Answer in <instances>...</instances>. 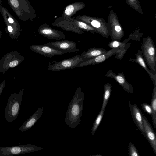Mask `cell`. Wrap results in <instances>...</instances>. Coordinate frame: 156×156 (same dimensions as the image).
Returning a JSON list of instances; mask_svg holds the SVG:
<instances>
[{"label":"cell","mask_w":156,"mask_h":156,"mask_svg":"<svg viewBox=\"0 0 156 156\" xmlns=\"http://www.w3.org/2000/svg\"><path fill=\"white\" fill-rule=\"evenodd\" d=\"M108 51L100 48H90L86 51L83 52L81 56L84 60H87L104 54Z\"/></svg>","instance_id":"15"},{"label":"cell","mask_w":156,"mask_h":156,"mask_svg":"<svg viewBox=\"0 0 156 156\" xmlns=\"http://www.w3.org/2000/svg\"></svg>","instance_id":"30"},{"label":"cell","mask_w":156,"mask_h":156,"mask_svg":"<svg viewBox=\"0 0 156 156\" xmlns=\"http://www.w3.org/2000/svg\"><path fill=\"white\" fill-rule=\"evenodd\" d=\"M153 89L150 105L152 111V117L151 118L153 126L156 128V81L153 82Z\"/></svg>","instance_id":"17"},{"label":"cell","mask_w":156,"mask_h":156,"mask_svg":"<svg viewBox=\"0 0 156 156\" xmlns=\"http://www.w3.org/2000/svg\"><path fill=\"white\" fill-rule=\"evenodd\" d=\"M141 51L149 69L156 75V48L152 39L149 36L143 39Z\"/></svg>","instance_id":"2"},{"label":"cell","mask_w":156,"mask_h":156,"mask_svg":"<svg viewBox=\"0 0 156 156\" xmlns=\"http://www.w3.org/2000/svg\"><path fill=\"white\" fill-rule=\"evenodd\" d=\"M43 149V148L30 144L4 147H0V156H10L26 154Z\"/></svg>","instance_id":"5"},{"label":"cell","mask_w":156,"mask_h":156,"mask_svg":"<svg viewBox=\"0 0 156 156\" xmlns=\"http://www.w3.org/2000/svg\"><path fill=\"white\" fill-rule=\"evenodd\" d=\"M78 26L81 28L87 30H93V29L90 27L87 26L85 23L82 22L78 23Z\"/></svg>","instance_id":"24"},{"label":"cell","mask_w":156,"mask_h":156,"mask_svg":"<svg viewBox=\"0 0 156 156\" xmlns=\"http://www.w3.org/2000/svg\"><path fill=\"white\" fill-rule=\"evenodd\" d=\"M105 76L107 77L114 79L122 87L125 91L130 93H133L134 89L132 85L126 80L123 72H119L116 74L110 69L106 72Z\"/></svg>","instance_id":"9"},{"label":"cell","mask_w":156,"mask_h":156,"mask_svg":"<svg viewBox=\"0 0 156 156\" xmlns=\"http://www.w3.org/2000/svg\"><path fill=\"white\" fill-rule=\"evenodd\" d=\"M8 21L9 23L11 24L13 23L14 22V21L13 19L11 17L8 18Z\"/></svg>","instance_id":"27"},{"label":"cell","mask_w":156,"mask_h":156,"mask_svg":"<svg viewBox=\"0 0 156 156\" xmlns=\"http://www.w3.org/2000/svg\"><path fill=\"white\" fill-rule=\"evenodd\" d=\"M91 24L93 27L97 28H99L101 26L100 23L99 22L95 20L91 22Z\"/></svg>","instance_id":"26"},{"label":"cell","mask_w":156,"mask_h":156,"mask_svg":"<svg viewBox=\"0 0 156 156\" xmlns=\"http://www.w3.org/2000/svg\"><path fill=\"white\" fill-rule=\"evenodd\" d=\"M23 90L22 89L18 94H11L7 101L5 111V117L7 121L11 122L18 117L22 101Z\"/></svg>","instance_id":"3"},{"label":"cell","mask_w":156,"mask_h":156,"mask_svg":"<svg viewBox=\"0 0 156 156\" xmlns=\"http://www.w3.org/2000/svg\"><path fill=\"white\" fill-rule=\"evenodd\" d=\"M74 9V8L73 6L72 5H69L66 7L65 12L67 15H70L73 13Z\"/></svg>","instance_id":"25"},{"label":"cell","mask_w":156,"mask_h":156,"mask_svg":"<svg viewBox=\"0 0 156 156\" xmlns=\"http://www.w3.org/2000/svg\"><path fill=\"white\" fill-rule=\"evenodd\" d=\"M64 53H77L80 50L77 48V43L73 41L68 40H59L44 44Z\"/></svg>","instance_id":"7"},{"label":"cell","mask_w":156,"mask_h":156,"mask_svg":"<svg viewBox=\"0 0 156 156\" xmlns=\"http://www.w3.org/2000/svg\"><path fill=\"white\" fill-rule=\"evenodd\" d=\"M127 43L124 42H121L119 41L114 40L109 42L108 46L111 49L119 47L124 48Z\"/></svg>","instance_id":"21"},{"label":"cell","mask_w":156,"mask_h":156,"mask_svg":"<svg viewBox=\"0 0 156 156\" xmlns=\"http://www.w3.org/2000/svg\"><path fill=\"white\" fill-rule=\"evenodd\" d=\"M143 120L145 133V137L150 144L156 154V136L152 126L146 116L143 115Z\"/></svg>","instance_id":"12"},{"label":"cell","mask_w":156,"mask_h":156,"mask_svg":"<svg viewBox=\"0 0 156 156\" xmlns=\"http://www.w3.org/2000/svg\"><path fill=\"white\" fill-rule=\"evenodd\" d=\"M39 33L41 35L49 39L59 40L64 39L65 37L62 33L54 30L48 27H45L40 29Z\"/></svg>","instance_id":"16"},{"label":"cell","mask_w":156,"mask_h":156,"mask_svg":"<svg viewBox=\"0 0 156 156\" xmlns=\"http://www.w3.org/2000/svg\"><path fill=\"white\" fill-rule=\"evenodd\" d=\"M105 110L101 109L92 125L91 133L93 135L95 133L103 118Z\"/></svg>","instance_id":"19"},{"label":"cell","mask_w":156,"mask_h":156,"mask_svg":"<svg viewBox=\"0 0 156 156\" xmlns=\"http://www.w3.org/2000/svg\"><path fill=\"white\" fill-rule=\"evenodd\" d=\"M124 48L119 47L111 49L104 54L88 60L83 61L76 66L75 67H83L89 65H94L102 63L112 55L119 53Z\"/></svg>","instance_id":"8"},{"label":"cell","mask_w":156,"mask_h":156,"mask_svg":"<svg viewBox=\"0 0 156 156\" xmlns=\"http://www.w3.org/2000/svg\"><path fill=\"white\" fill-rule=\"evenodd\" d=\"M1 30H0V38L1 37Z\"/></svg>","instance_id":"28"},{"label":"cell","mask_w":156,"mask_h":156,"mask_svg":"<svg viewBox=\"0 0 156 156\" xmlns=\"http://www.w3.org/2000/svg\"><path fill=\"white\" fill-rule=\"evenodd\" d=\"M30 49L35 53L45 57L51 58L57 55H62L63 52L46 45H34L29 47Z\"/></svg>","instance_id":"10"},{"label":"cell","mask_w":156,"mask_h":156,"mask_svg":"<svg viewBox=\"0 0 156 156\" xmlns=\"http://www.w3.org/2000/svg\"><path fill=\"white\" fill-rule=\"evenodd\" d=\"M44 108L39 107L37 110L20 127L19 130L24 132L32 127L39 120L43 112Z\"/></svg>","instance_id":"13"},{"label":"cell","mask_w":156,"mask_h":156,"mask_svg":"<svg viewBox=\"0 0 156 156\" xmlns=\"http://www.w3.org/2000/svg\"><path fill=\"white\" fill-rule=\"evenodd\" d=\"M128 153L130 156H139V152L135 146L131 142L128 144Z\"/></svg>","instance_id":"20"},{"label":"cell","mask_w":156,"mask_h":156,"mask_svg":"<svg viewBox=\"0 0 156 156\" xmlns=\"http://www.w3.org/2000/svg\"><path fill=\"white\" fill-rule=\"evenodd\" d=\"M24 58V57L17 51L7 53L0 59V72L4 73L9 69L20 64Z\"/></svg>","instance_id":"4"},{"label":"cell","mask_w":156,"mask_h":156,"mask_svg":"<svg viewBox=\"0 0 156 156\" xmlns=\"http://www.w3.org/2000/svg\"><path fill=\"white\" fill-rule=\"evenodd\" d=\"M141 108L142 110L150 115L151 118L152 117V111L150 104L143 102L141 104Z\"/></svg>","instance_id":"22"},{"label":"cell","mask_w":156,"mask_h":156,"mask_svg":"<svg viewBox=\"0 0 156 156\" xmlns=\"http://www.w3.org/2000/svg\"><path fill=\"white\" fill-rule=\"evenodd\" d=\"M129 108L132 118L137 127L145 137L143 120V114L136 104L129 105Z\"/></svg>","instance_id":"11"},{"label":"cell","mask_w":156,"mask_h":156,"mask_svg":"<svg viewBox=\"0 0 156 156\" xmlns=\"http://www.w3.org/2000/svg\"><path fill=\"white\" fill-rule=\"evenodd\" d=\"M1 4V0H0V4Z\"/></svg>","instance_id":"29"},{"label":"cell","mask_w":156,"mask_h":156,"mask_svg":"<svg viewBox=\"0 0 156 156\" xmlns=\"http://www.w3.org/2000/svg\"><path fill=\"white\" fill-rule=\"evenodd\" d=\"M84 61L79 55L71 58L57 61L48 65L47 69L51 71H58L75 68V66Z\"/></svg>","instance_id":"6"},{"label":"cell","mask_w":156,"mask_h":156,"mask_svg":"<svg viewBox=\"0 0 156 156\" xmlns=\"http://www.w3.org/2000/svg\"><path fill=\"white\" fill-rule=\"evenodd\" d=\"M84 96L82 88L79 87L69 105L65 121L71 128L75 129L80 123Z\"/></svg>","instance_id":"1"},{"label":"cell","mask_w":156,"mask_h":156,"mask_svg":"<svg viewBox=\"0 0 156 156\" xmlns=\"http://www.w3.org/2000/svg\"><path fill=\"white\" fill-rule=\"evenodd\" d=\"M129 61L132 62H135L140 65L146 71L152 82L156 81V75L153 74L147 68L141 50H139L137 53L135 54V58H130Z\"/></svg>","instance_id":"14"},{"label":"cell","mask_w":156,"mask_h":156,"mask_svg":"<svg viewBox=\"0 0 156 156\" xmlns=\"http://www.w3.org/2000/svg\"><path fill=\"white\" fill-rule=\"evenodd\" d=\"M131 45V43H127L126 46L119 53H116L115 56L116 58H118L120 60H121L123 56H124L125 54V53L126 51L129 48Z\"/></svg>","instance_id":"23"},{"label":"cell","mask_w":156,"mask_h":156,"mask_svg":"<svg viewBox=\"0 0 156 156\" xmlns=\"http://www.w3.org/2000/svg\"><path fill=\"white\" fill-rule=\"evenodd\" d=\"M112 86L109 83L104 84L103 99L101 109H105L110 96Z\"/></svg>","instance_id":"18"}]
</instances>
